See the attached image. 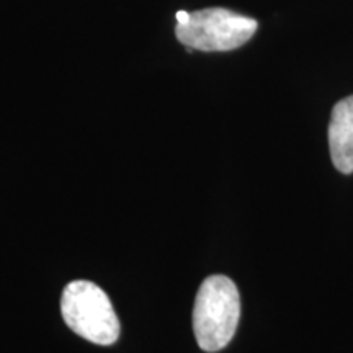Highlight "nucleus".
<instances>
[{
	"mask_svg": "<svg viewBox=\"0 0 353 353\" xmlns=\"http://www.w3.org/2000/svg\"><path fill=\"white\" fill-rule=\"evenodd\" d=\"M241 317V296L231 278H205L195 298L193 332L201 350L214 353L232 341Z\"/></svg>",
	"mask_w": 353,
	"mask_h": 353,
	"instance_id": "1",
	"label": "nucleus"
},
{
	"mask_svg": "<svg viewBox=\"0 0 353 353\" xmlns=\"http://www.w3.org/2000/svg\"><path fill=\"white\" fill-rule=\"evenodd\" d=\"M329 148L335 169L342 174L353 172V95L339 101L329 125Z\"/></svg>",
	"mask_w": 353,
	"mask_h": 353,
	"instance_id": "4",
	"label": "nucleus"
},
{
	"mask_svg": "<svg viewBox=\"0 0 353 353\" xmlns=\"http://www.w3.org/2000/svg\"><path fill=\"white\" fill-rule=\"evenodd\" d=\"M61 314L74 334L97 345H113L120 337V321L113 303L99 285L70 281L61 296Z\"/></svg>",
	"mask_w": 353,
	"mask_h": 353,
	"instance_id": "2",
	"label": "nucleus"
},
{
	"mask_svg": "<svg viewBox=\"0 0 353 353\" xmlns=\"http://www.w3.org/2000/svg\"><path fill=\"white\" fill-rule=\"evenodd\" d=\"M257 32V21L226 8H205L176 23L175 34L188 51H231L245 44Z\"/></svg>",
	"mask_w": 353,
	"mask_h": 353,
	"instance_id": "3",
	"label": "nucleus"
}]
</instances>
